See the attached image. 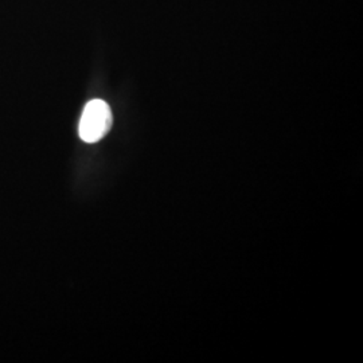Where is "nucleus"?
Masks as SVG:
<instances>
[{
    "label": "nucleus",
    "instance_id": "obj_1",
    "mask_svg": "<svg viewBox=\"0 0 363 363\" xmlns=\"http://www.w3.org/2000/svg\"><path fill=\"white\" fill-rule=\"evenodd\" d=\"M112 112L103 100H91L85 105L78 125L79 138L85 143H97L112 127Z\"/></svg>",
    "mask_w": 363,
    "mask_h": 363
}]
</instances>
